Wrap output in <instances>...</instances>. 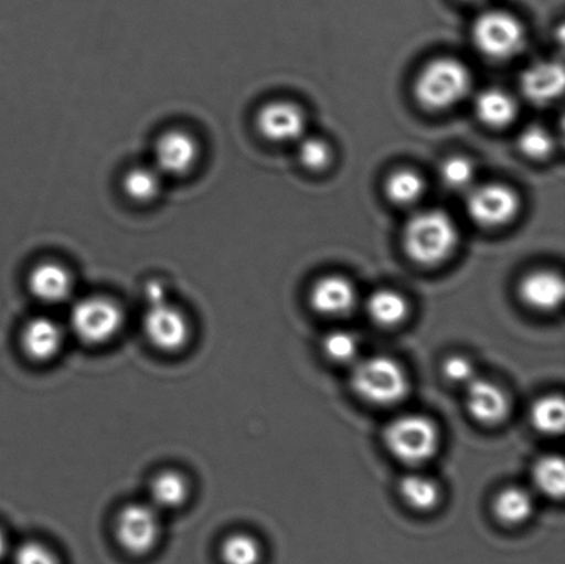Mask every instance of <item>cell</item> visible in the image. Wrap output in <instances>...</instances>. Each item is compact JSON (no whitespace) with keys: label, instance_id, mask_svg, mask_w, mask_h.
<instances>
[{"label":"cell","instance_id":"6da1fadb","mask_svg":"<svg viewBox=\"0 0 565 564\" xmlns=\"http://www.w3.org/2000/svg\"><path fill=\"white\" fill-rule=\"evenodd\" d=\"M459 231L451 215L428 209L413 215L403 231V246L414 263L435 267L456 252Z\"/></svg>","mask_w":565,"mask_h":564},{"label":"cell","instance_id":"7a4b0ae2","mask_svg":"<svg viewBox=\"0 0 565 564\" xmlns=\"http://www.w3.org/2000/svg\"><path fill=\"white\" fill-rule=\"evenodd\" d=\"M473 79L468 65L456 58H437L425 66L415 81L414 92L428 109H447L469 96Z\"/></svg>","mask_w":565,"mask_h":564},{"label":"cell","instance_id":"3957f363","mask_svg":"<svg viewBox=\"0 0 565 564\" xmlns=\"http://www.w3.org/2000/svg\"><path fill=\"white\" fill-rule=\"evenodd\" d=\"M126 324L125 309L107 296H88L71 308L70 329L87 347H104L114 342Z\"/></svg>","mask_w":565,"mask_h":564},{"label":"cell","instance_id":"277c9868","mask_svg":"<svg viewBox=\"0 0 565 564\" xmlns=\"http://www.w3.org/2000/svg\"><path fill=\"white\" fill-rule=\"evenodd\" d=\"M351 384L364 401L376 406H392L402 402L408 392V379L395 359L370 357L353 368Z\"/></svg>","mask_w":565,"mask_h":564},{"label":"cell","instance_id":"5b68a950","mask_svg":"<svg viewBox=\"0 0 565 564\" xmlns=\"http://www.w3.org/2000/svg\"><path fill=\"white\" fill-rule=\"evenodd\" d=\"M384 440L387 450L398 461L419 466L435 456L439 446V430L429 418L406 414L387 425Z\"/></svg>","mask_w":565,"mask_h":564},{"label":"cell","instance_id":"8992f818","mask_svg":"<svg viewBox=\"0 0 565 564\" xmlns=\"http://www.w3.org/2000/svg\"><path fill=\"white\" fill-rule=\"evenodd\" d=\"M115 539L132 556H147L162 539V512L149 502H130L116 513Z\"/></svg>","mask_w":565,"mask_h":564},{"label":"cell","instance_id":"52a82bcc","mask_svg":"<svg viewBox=\"0 0 565 564\" xmlns=\"http://www.w3.org/2000/svg\"><path fill=\"white\" fill-rule=\"evenodd\" d=\"M472 36L476 47L494 60L516 57L525 44L522 22L505 10H489L480 14L475 21Z\"/></svg>","mask_w":565,"mask_h":564},{"label":"cell","instance_id":"ba28073f","mask_svg":"<svg viewBox=\"0 0 565 564\" xmlns=\"http://www.w3.org/2000/svg\"><path fill=\"white\" fill-rule=\"evenodd\" d=\"M142 331L154 350L177 355L191 344L193 330L184 309L166 301H154L142 318Z\"/></svg>","mask_w":565,"mask_h":564},{"label":"cell","instance_id":"9c48e42d","mask_svg":"<svg viewBox=\"0 0 565 564\" xmlns=\"http://www.w3.org/2000/svg\"><path fill=\"white\" fill-rule=\"evenodd\" d=\"M469 217L486 228L512 223L520 212V198L508 185L490 182L469 192L467 199Z\"/></svg>","mask_w":565,"mask_h":564},{"label":"cell","instance_id":"30bf717a","mask_svg":"<svg viewBox=\"0 0 565 564\" xmlns=\"http://www.w3.org/2000/svg\"><path fill=\"white\" fill-rule=\"evenodd\" d=\"M199 160H201V143L191 132L173 129L158 138L154 146V168L162 175H188L195 170Z\"/></svg>","mask_w":565,"mask_h":564},{"label":"cell","instance_id":"8fae6325","mask_svg":"<svg viewBox=\"0 0 565 564\" xmlns=\"http://www.w3.org/2000/svg\"><path fill=\"white\" fill-rule=\"evenodd\" d=\"M65 345V330L57 320L39 315L26 320L20 333V348L28 361L38 364L52 363Z\"/></svg>","mask_w":565,"mask_h":564},{"label":"cell","instance_id":"7c38bea8","mask_svg":"<svg viewBox=\"0 0 565 564\" xmlns=\"http://www.w3.org/2000/svg\"><path fill=\"white\" fill-rule=\"evenodd\" d=\"M28 290L35 300L46 306H60L70 301L75 291V279L64 264L43 262L28 274Z\"/></svg>","mask_w":565,"mask_h":564},{"label":"cell","instance_id":"4fadbf2b","mask_svg":"<svg viewBox=\"0 0 565 564\" xmlns=\"http://www.w3.org/2000/svg\"><path fill=\"white\" fill-rule=\"evenodd\" d=\"M259 135L273 142L299 140L307 129V118L298 105L287 102H274L264 105L257 114Z\"/></svg>","mask_w":565,"mask_h":564},{"label":"cell","instance_id":"5bb4252c","mask_svg":"<svg viewBox=\"0 0 565 564\" xmlns=\"http://www.w3.org/2000/svg\"><path fill=\"white\" fill-rule=\"evenodd\" d=\"M310 306L324 317H345L356 306V289L351 280L341 275H327L310 290Z\"/></svg>","mask_w":565,"mask_h":564},{"label":"cell","instance_id":"9a60e30c","mask_svg":"<svg viewBox=\"0 0 565 564\" xmlns=\"http://www.w3.org/2000/svg\"><path fill=\"white\" fill-rule=\"evenodd\" d=\"M565 85L564 66L556 61L530 65L520 76V88L531 103L544 105L562 96Z\"/></svg>","mask_w":565,"mask_h":564},{"label":"cell","instance_id":"2e32d148","mask_svg":"<svg viewBox=\"0 0 565 564\" xmlns=\"http://www.w3.org/2000/svg\"><path fill=\"white\" fill-rule=\"evenodd\" d=\"M467 406L475 419L483 424H498L509 413L505 391L491 381L473 379L467 385Z\"/></svg>","mask_w":565,"mask_h":564},{"label":"cell","instance_id":"e0dca14e","mask_svg":"<svg viewBox=\"0 0 565 564\" xmlns=\"http://www.w3.org/2000/svg\"><path fill=\"white\" fill-rule=\"evenodd\" d=\"M519 295L525 306L535 311L550 312L563 304L564 280L553 270H535L520 281Z\"/></svg>","mask_w":565,"mask_h":564},{"label":"cell","instance_id":"ac0fdd59","mask_svg":"<svg viewBox=\"0 0 565 564\" xmlns=\"http://www.w3.org/2000/svg\"><path fill=\"white\" fill-rule=\"evenodd\" d=\"M192 486L185 473L164 469L151 479L148 488L149 504L159 512L179 511L191 499Z\"/></svg>","mask_w":565,"mask_h":564},{"label":"cell","instance_id":"d6986e66","mask_svg":"<svg viewBox=\"0 0 565 564\" xmlns=\"http://www.w3.org/2000/svg\"><path fill=\"white\" fill-rule=\"evenodd\" d=\"M475 113L481 124L502 129L516 119L518 103L502 88L489 87L476 97Z\"/></svg>","mask_w":565,"mask_h":564},{"label":"cell","instance_id":"ffe728a7","mask_svg":"<svg viewBox=\"0 0 565 564\" xmlns=\"http://www.w3.org/2000/svg\"><path fill=\"white\" fill-rule=\"evenodd\" d=\"M367 312L376 324L393 328L404 322L408 317L409 307L406 297L391 289L373 292L367 301Z\"/></svg>","mask_w":565,"mask_h":564},{"label":"cell","instance_id":"44dd1931","mask_svg":"<svg viewBox=\"0 0 565 564\" xmlns=\"http://www.w3.org/2000/svg\"><path fill=\"white\" fill-rule=\"evenodd\" d=\"M494 512L502 523L516 526V524L527 522L533 515V497L522 488H508L497 496Z\"/></svg>","mask_w":565,"mask_h":564},{"label":"cell","instance_id":"7402d4cb","mask_svg":"<svg viewBox=\"0 0 565 564\" xmlns=\"http://www.w3.org/2000/svg\"><path fill=\"white\" fill-rule=\"evenodd\" d=\"M162 173L154 166H140L127 171L124 191L136 203H151L162 192Z\"/></svg>","mask_w":565,"mask_h":564},{"label":"cell","instance_id":"603a6c76","mask_svg":"<svg viewBox=\"0 0 565 564\" xmlns=\"http://www.w3.org/2000/svg\"><path fill=\"white\" fill-rule=\"evenodd\" d=\"M398 491H401L403 500L417 511H429L440 500L439 486L434 480L426 478L425 475H407L402 479Z\"/></svg>","mask_w":565,"mask_h":564},{"label":"cell","instance_id":"cb8c5ba5","mask_svg":"<svg viewBox=\"0 0 565 564\" xmlns=\"http://www.w3.org/2000/svg\"><path fill=\"white\" fill-rule=\"evenodd\" d=\"M565 422V407L562 396L547 395L541 397L531 408V423L541 434H562Z\"/></svg>","mask_w":565,"mask_h":564},{"label":"cell","instance_id":"d4e9b609","mask_svg":"<svg viewBox=\"0 0 565 564\" xmlns=\"http://www.w3.org/2000/svg\"><path fill=\"white\" fill-rule=\"evenodd\" d=\"M385 192L393 203L408 206L424 195L425 181L413 170H397L387 179Z\"/></svg>","mask_w":565,"mask_h":564},{"label":"cell","instance_id":"484cf974","mask_svg":"<svg viewBox=\"0 0 565 564\" xmlns=\"http://www.w3.org/2000/svg\"><path fill=\"white\" fill-rule=\"evenodd\" d=\"M534 482L542 493L561 499L565 488V467L561 456L541 458L534 467Z\"/></svg>","mask_w":565,"mask_h":564},{"label":"cell","instance_id":"4316f807","mask_svg":"<svg viewBox=\"0 0 565 564\" xmlns=\"http://www.w3.org/2000/svg\"><path fill=\"white\" fill-rule=\"evenodd\" d=\"M262 556V546L250 534H231L221 545V560L224 564H259Z\"/></svg>","mask_w":565,"mask_h":564},{"label":"cell","instance_id":"83f0119b","mask_svg":"<svg viewBox=\"0 0 565 564\" xmlns=\"http://www.w3.org/2000/svg\"><path fill=\"white\" fill-rule=\"evenodd\" d=\"M519 148L525 157L533 159H544L550 157L555 147L550 131L539 125H531L520 132Z\"/></svg>","mask_w":565,"mask_h":564},{"label":"cell","instance_id":"f1b7e54d","mask_svg":"<svg viewBox=\"0 0 565 564\" xmlns=\"http://www.w3.org/2000/svg\"><path fill=\"white\" fill-rule=\"evenodd\" d=\"M323 350L331 361L347 363L358 355L359 342L356 336L347 330H334L326 336Z\"/></svg>","mask_w":565,"mask_h":564},{"label":"cell","instance_id":"f546056e","mask_svg":"<svg viewBox=\"0 0 565 564\" xmlns=\"http://www.w3.org/2000/svg\"><path fill=\"white\" fill-rule=\"evenodd\" d=\"M440 177L443 182L452 190H463L472 184L475 179V166L468 158L452 157L448 158L440 166Z\"/></svg>","mask_w":565,"mask_h":564},{"label":"cell","instance_id":"4dcf8cb0","mask_svg":"<svg viewBox=\"0 0 565 564\" xmlns=\"http://www.w3.org/2000/svg\"><path fill=\"white\" fill-rule=\"evenodd\" d=\"M298 158L309 170H323L330 164L332 153L329 143L318 137L303 138L299 142Z\"/></svg>","mask_w":565,"mask_h":564},{"label":"cell","instance_id":"1f68e13d","mask_svg":"<svg viewBox=\"0 0 565 564\" xmlns=\"http://www.w3.org/2000/svg\"><path fill=\"white\" fill-rule=\"evenodd\" d=\"M14 564H60V562L47 545L38 541H26L17 549Z\"/></svg>","mask_w":565,"mask_h":564},{"label":"cell","instance_id":"d6a6232c","mask_svg":"<svg viewBox=\"0 0 565 564\" xmlns=\"http://www.w3.org/2000/svg\"><path fill=\"white\" fill-rule=\"evenodd\" d=\"M443 372H445L448 380L457 384L468 385L470 381L476 379L473 363L465 357L448 358Z\"/></svg>","mask_w":565,"mask_h":564},{"label":"cell","instance_id":"836d02e7","mask_svg":"<svg viewBox=\"0 0 565 564\" xmlns=\"http://www.w3.org/2000/svg\"><path fill=\"white\" fill-rule=\"evenodd\" d=\"M463 2H480V0H463Z\"/></svg>","mask_w":565,"mask_h":564}]
</instances>
